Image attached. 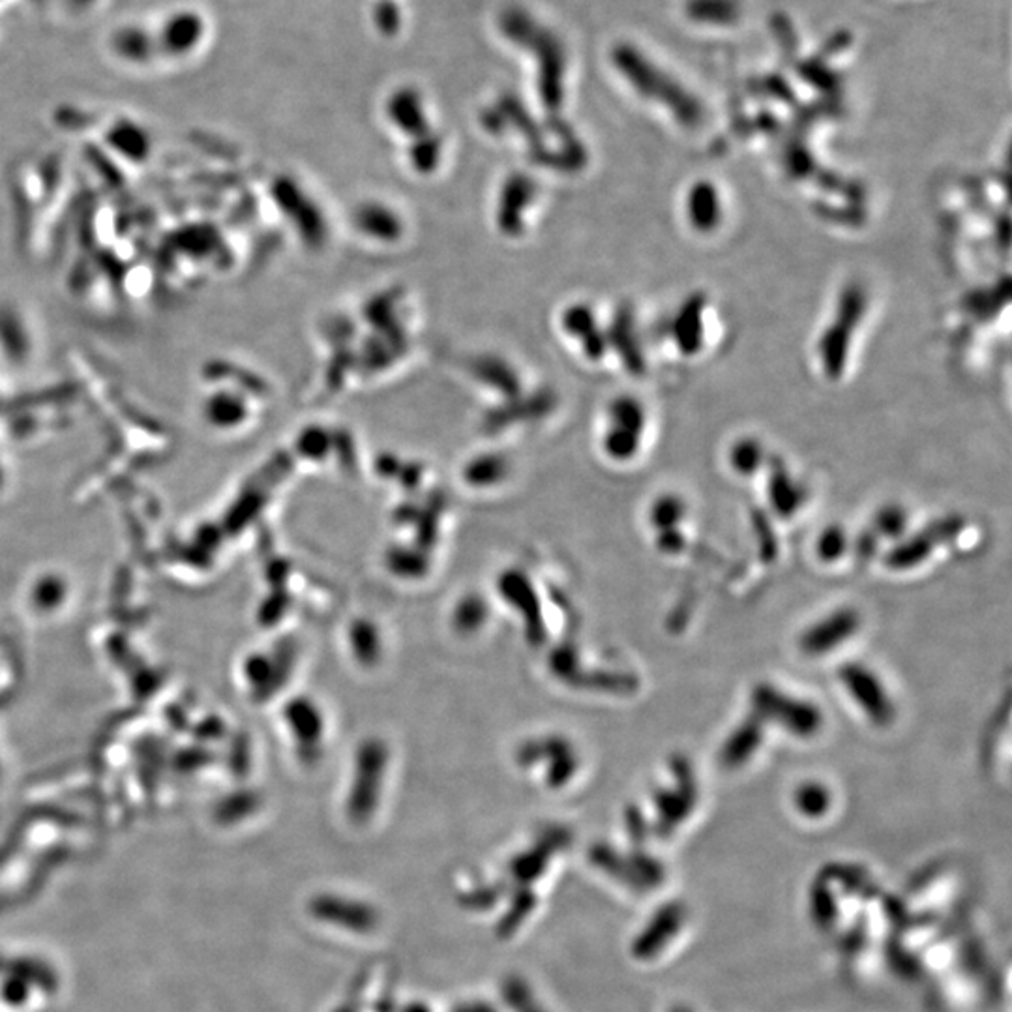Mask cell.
<instances>
[{"instance_id": "obj_1", "label": "cell", "mask_w": 1012, "mask_h": 1012, "mask_svg": "<svg viewBox=\"0 0 1012 1012\" xmlns=\"http://www.w3.org/2000/svg\"><path fill=\"white\" fill-rule=\"evenodd\" d=\"M752 712L763 722H776L797 738H814L823 726V715L807 699L784 694L776 686L757 685L752 693Z\"/></svg>"}, {"instance_id": "obj_2", "label": "cell", "mask_w": 1012, "mask_h": 1012, "mask_svg": "<svg viewBox=\"0 0 1012 1012\" xmlns=\"http://www.w3.org/2000/svg\"><path fill=\"white\" fill-rule=\"evenodd\" d=\"M840 683L852 696L853 701L876 726H889L897 709L884 683L870 667L863 664H844L839 672Z\"/></svg>"}, {"instance_id": "obj_3", "label": "cell", "mask_w": 1012, "mask_h": 1012, "mask_svg": "<svg viewBox=\"0 0 1012 1012\" xmlns=\"http://www.w3.org/2000/svg\"><path fill=\"white\" fill-rule=\"evenodd\" d=\"M863 310H865V295L858 289H846L840 301L836 321H834L836 325L827 328L820 346L823 370L831 378H839L844 370L847 347L852 341L853 330L857 328L858 319L863 315Z\"/></svg>"}, {"instance_id": "obj_4", "label": "cell", "mask_w": 1012, "mask_h": 1012, "mask_svg": "<svg viewBox=\"0 0 1012 1012\" xmlns=\"http://www.w3.org/2000/svg\"><path fill=\"white\" fill-rule=\"evenodd\" d=\"M962 527H964V519L958 516H947V518L932 521L930 526L924 527L923 531L917 532L910 539L902 540L897 548H892L885 558V564L892 571H911L924 563L934 553L935 548L955 540L960 535Z\"/></svg>"}, {"instance_id": "obj_5", "label": "cell", "mask_w": 1012, "mask_h": 1012, "mask_svg": "<svg viewBox=\"0 0 1012 1012\" xmlns=\"http://www.w3.org/2000/svg\"><path fill=\"white\" fill-rule=\"evenodd\" d=\"M858 627L861 617L855 609H836L802 632L799 648L807 656H823L857 634Z\"/></svg>"}, {"instance_id": "obj_6", "label": "cell", "mask_w": 1012, "mask_h": 1012, "mask_svg": "<svg viewBox=\"0 0 1012 1012\" xmlns=\"http://www.w3.org/2000/svg\"><path fill=\"white\" fill-rule=\"evenodd\" d=\"M763 722L757 715H750L744 718V722L731 731L730 738L726 739L720 750V762L728 769H739L756 756L757 750L762 749L763 743Z\"/></svg>"}, {"instance_id": "obj_7", "label": "cell", "mask_w": 1012, "mask_h": 1012, "mask_svg": "<svg viewBox=\"0 0 1012 1012\" xmlns=\"http://www.w3.org/2000/svg\"><path fill=\"white\" fill-rule=\"evenodd\" d=\"M686 216L696 232L717 229L722 222V201L715 184L699 180L690 188L686 198Z\"/></svg>"}, {"instance_id": "obj_8", "label": "cell", "mask_w": 1012, "mask_h": 1012, "mask_svg": "<svg viewBox=\"0 0 1012 1012\" xmlns=\"http://www.w3.org/2000/svg\"><path fill=\"white\" fill-rule=\"evenodd\" d=\"M385 746L378 741L364 744L359 756V782L355 789V808L360 812H370L378 794V780L385 767Z\"/></svg>"}, {"instance_id": "obj_9", "label": "cell", "mask_w": 1012, "mask_h": 1012, "mask_svg": "<svg viewBox=\"0 0 1012 1012\" xmlns=\"http://www.w3.org/2000/svg\"><path fill=\"white\" fill-rule=\"evenodd\" d=\"M499 587L501 593L505 591V596L510 603L524 606V611H526L527 616V625H529V630H531V640L535 641V643H540V641H542V636H544V627H542V619H540L539 606H537L535 595H531V591H529L526 576L519 574V572H510V574H506V576L501 580Z\"/></svg>"}, {"instance_id": "obj_10", "label": "cell", "mask_w": 1012, "mask_h": 1012, "mask_svg": "<svg viewBox=\"0 0 1012 1012\" xmlns=\"http://www.w3.org/2000/svg\"><path fill=\"white\" fill-rule=\"evenodd\" d=\"M675 340L686 355H694L704 341V301L696 296L675 321Z\"/></svg>"}, {"instance_id": "obj_11", "label": "cell", "mask_w": 1012, "mask_h": 1012, "mask_svg": "<svg viewBox=\"0 0 1012 1012\" xmlns=\"http://www.w3.org/2000/svg\"><path fill=\"white\" fill-rule=\"evenodd\" d=\"M769 499L776 513L780 516H791L799 510L805 495L799 484L786 471H775L769 481Z\"/></svg>"}, {"instance_id": "obj_12", "label": "cell", "mask_w": 1012, "mask_h": 1012, "mask_svg": "<svg viewBox=\"0 0 1012 1012\" xmlns=\"http://www.w3.org/2000/svg\"><path fill=\"white\" fill-rule=\"evenodd\" d=\"M685 518V503L675 497V495H664L659 501H654L651 508V521L661 532L675 531L679 526L681 519Z\"/></svg>"}, {"instance_id": "obj_13", "label": "cell", "mask_w": 1012, "mask_h": 1012, "mask_svg": "<svg viewBox=\"0 0 1012 1012\" xmlns=\"http://www.w3.org/2000/svg\"><path fill=\"white\" fill-rule=\"evenodd\" d=\"M763 454L762 445L752 439H744V441H739L733 450H731V465L738 471L739 474H754L757 469L763 465Z\"/></svg>"}, {"instance_id": "obj_14", "label": "cell", "mask_w": 1012, "mask_h": 1012, "mask_svg": "<svg viewBox=\"0 0 1012 1012\" xmlns=\"http://www.w3.org/2000/svg\"><path fill=\"white\" fill-rule=\"evenodd\" d=\"M847 546H850V540H847L846 531L842 527L831 526L821 532L816 548H818L821 561L829 563V561L842 558L847 551Z\"/></svg>"}, {"instance_id": "obj_15", "label": "cell", "mask_w": 1012, "mask_h": 1012, "mask_svg": "<svg viewBox=\"0 0 1012 1012\" xmlns=\"http://www.w3.org/2000/svg\"><path fill=\"white\" fill-rule=\"evenodd\" d=\"M351 641L360 661L373 662L378 659L379 641L372 625L357 622L351 630Z\"/></svg>"}, {"instance_id": "obj_16", "label": "cell", "mask_w": 1012, "mask_h": 1012, "mask_svg": "<svg viewBox=\"0 0 1012 1012\" xmlns=\"http://www.w3.org/2000/svg\"><path fill=\"white\" fill-rule=\"evenodd\" d=\"M874 526H876V535L885 537V539H892V537H900L906 531L908 518H906V513L900 506H885L876 516Z\"/></svg>"}, {"instance_id": "obj_17", "label": "cell", "mask_w": 1012, "mask_h": 1012, "mask_svg": "<svg viewBox=\"0 0 1012 1012\" xmlns=\"http://www.w3.org/2000/svg\"><path fill=\"white\" fill-rule=\"evenodd\" d=\"M795 801L805 812H812V814L818 812L820 814L829 805V791H827L825 786H821L818 782H807V784H802L801 788L797 789Z\"/></svg>"}, {"instance_id": "obj_18", "label": "cell", "mask_w": 1012, "mask_h": 1012, "mask_svg": "<svg viewBox=\"0 0 1012 1012\" xmlns=\"http://www.w3.org/2000/svg\"><path fill=\"white\" fill-rule=\"evenodd\" d=\"M484 617H486V608L479 598H468L460 604V608L456 609V625L465 632L481 627Z\"/></svg>"}, {"instance_id": "obj_19", "label": "cell", "mask_w": 1012, "mask_h": 1012, "mask_svg": "<svg viewBox=\"0 0 1012 1012\" xmlns=\"http://www.w3.org/2000/svg\"><path fill=\"white\" fill-rule=\"evenodd\" d=\"M295 720L302 738H308V744H314L321 735V717L314 705L302 704L301 709L295 707Z\"/></svg>"}, {"instance_id": "obj_20", "label": "cell", "mask_w": 1012, "mask_h": 1012, "mask_svg": "<svg viewBox=\"0 0 1012 1012\" xmlns=\"http://www.w3.org/2000/svg\"><path fill=\"white\" fill-rule=\"evenodd\" d=\"M876 532L874 535H863L857 542V551L861 558H870L872 553L876 551Z\"/></svg>"}]
</instances>
